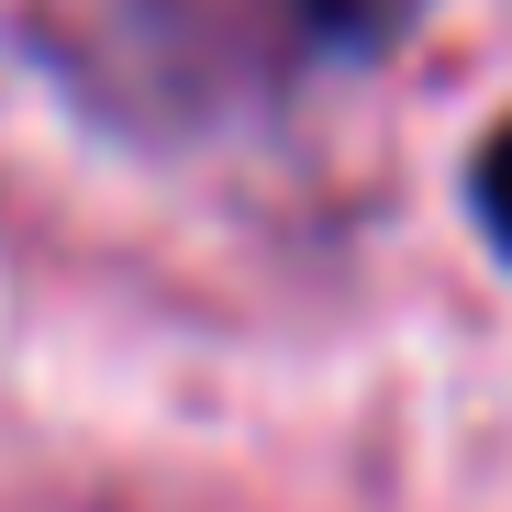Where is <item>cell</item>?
I'll return each instance as SVG.
<instances>
[{"label": "cell", "instance_id": "6da1fadb", "mask_svg": "<svg viewBox=\"0 0 512 512\" xmlns=\"http://www.w3.org/2000/svg\"><path fill=\"white\" fill-rule=\"evenodd\" d=\"M412 12H423V0H290V23L312 45H334V56H379Z\"/></svg>", "mask_w": 512, "mask_h": 512}, {"label": "cell", "instance_id": "7a4b0ae2", "mask_svg": "<svg viewBox=\"0 0 512 512\" xmlns=\"http://www.w3.org/2000/svg\"><path fill=\"white\" fill-rule=\"evenodd\" d=\"M468 212H479V234H490V256L512 268V112L479 134V156H468Z\"/></svg>", "mask_w": 512, "mask_h": 512}]
</instances>
